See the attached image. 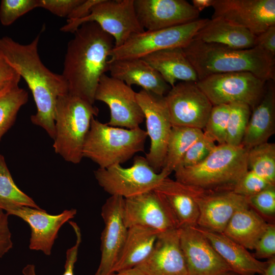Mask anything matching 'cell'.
<instances>
[{
    "instance_id": "cell-1",
    "label": "cell",
    "mask_w": 275,
    "mask_h": 275,
    "mask_svg": "<svg viewBox=\"0 0 275 275\" xmlns=\"http://www.w3.org/2000/svg\"><path fill=\"white\" fill-rule=\"evenodd\" d=\"M41 32L27 44L3 37L0 38V50L32 92L37 112L31 116V122L53 139L57 102L59 97L68 93V87L62 74L51 71L41 60L38 46Z\"/></svg>"
},
{
    "instance_id": "cell-2",
    "label": "cell",
    "mask_w": 275,
    "mask_h": 275,
    "mask_svg": "<svg viewBox=\"0 0 275 275\" xmlns=\"http://www.w3.org/2000/svg\"><path fill=\"white\" fill-rule=\"evenodd\" d=\"M68 43L62 76L69 93L91 104L101 76L108 71L114 40L94 22L81 24Z\"/></svg>"
},
{
    "instance_id": "cell-3",
    "label": "cell",
    "mask_w": 275,
    "mask_h": 275,
    "mask_svg": "<svg viewBox=\"0 0 275 275\" xmlns=\"http://www.w3.org/2000/svg\"><path fill=\"white\" fill-rule=\"evenodd\" d=\"M182 48L199 80L213 74L239 72L275 80L274 56L259 47L238 49L193 39Z\"/></svg>"
},
{
    "instance_id": "cell-4",
    "label": "cell",
    "mask_w": 275,
    "mask_h": 275,
    "mask_svg": "<svg viewBox=\"0 0 275 275\" xmlns=\"http://www.w3.org/2000/svg\"><path fill=\"white\" fill-rule=\"evenodd\" d=\"M248 150L226 143L216 145L199 164L178 167L175 172L177 181L210 191L232 190L249 170Z\"/></svg>"
},
{
    "instance_id": "cell-5",
    "label": "cell",
    "mask_w": 275,
    "mask_h": 275,
    "mask_svg": "<svg viewBox=\"0 0 275 275\" xmlns=\"http://www.w3.org/2000/svg\"><path fill=\"white\" fill-rule=\"evenodd\" d=\"M99 110L69 92L58 99L55 111L53 148L56 153L73 164L80 162L91 120Z\"/></svg>"
},
{
    "instance_id": "cell-6",
    "label": "cell",
    "mask_w": 275,
    "mask_h": 275,
    "mask_svg": "<svg viewBox=\"0 0 275 275\" xmlns=\"http://www.w3.org/2000/svg\"><path fill=\"white\" fill-rule=\"evenodd\" d=\"M147 136L146 131L140 127L129 129L112 126L94 117L84 142L82 156L100 169L121 164L144 151Z\"/></svg>"
},
{
    "instance_id": "cell-7",
    "label": "cell",
    "mask_w": 275,
    "mask_h": 275,
    "mask_svg": "<svg viewBox=\"0 0 275 275\" xmlns=\"http://www.w3.org/2000/svg\"><path fill=\"white\" fill-rule=\"evenodd\" d=\"M94 174L105 192L124 199L154 190L170 175L163 170L155 172L145 157L141 156H135L129 168L117 164L106 169L98 168Z\"/></svg>"
},
{
    "instance_id": "cell-8",
    "label": "cell",
    "mask_w": 275,
    "mask_h": 275,
    "mask_svg": "<svg viewBox=\"0 0 275 275\" xmlns=\"http://www.w3.org/2000/svg\"><path fill=\"white\" fill-rule=\"evenodd\" d=\"M209 19H198L189 23L169 28L144 31L130 36L122 45L114 47L109 61L142 58L159 50L183 48L192 40Z\"/></svg>"
},
{
    "instance_id": "cell-9",
    "label": "cell",
    "mask_w": 275,
    "mask_h": 275,
    "mask_svg": "<svg viewBox=\"0 0 275 275\" xmlns=\"http://www.w3.org/2000/svg\"><path fill=\"white\" fill-rule=\"evenodd\" d=\"M94 22L114 40V47L124 44L132 35L144 32L136 17L134 0H101L87 17L67 20L60 30L74 33L84 23Z\"/></svg>"
},
{
    "instance_id": "cell-10",
    "label": "cell",
    "mask_w": 275,
    "mask_h": 275,
    "mask_svg": "<svg viewBox=\"0 0 275 275\" xmlns=\"http://www.w3.org/2000/svg\"><path fill=\"white\" fill-rule=\"evenodd\" d=\"M249 72L211 75L196 84L213 105L242 103L252 109L260 101L266 82Z\"/></svg>"
},
{
    "instance_id": "cell-11",
    "label": "cell",
    "mask_w": 275,
    "mask_h": 275,
    "mask_svg": "<svg viewBox=\"0 0 275 275\" xmlns=\"http://www.w3.org/2000/svg\"><path fill=\"white\" fill-rule=\"evenodd\" d=\"M136 97L146 120V132L150 139L145 158L158 173L163 164L172 127L164 97L144 90L136 92Z\"/></svg>"
},
{
    "instance_id": "cell-12",
    "label": "cell",
    "mask_w": 275,
    "mask_h": 275,
    "mask_svg": "<svg viewBox=\"0 0 275 275\" xmlns=\"http://www.w3.org/2000/svg\"><path fill=\"white\" fill-rule=\"evenodd\" d=\"M164 97L172 126L204 128L213 105L196 82L176 84Z\"/></svg>"
},
{
    "instance_id": "cell-13",
    "label": "cell",
    "mask_w": 275,
    "mask_h": 275,
    "mask_svg": "<svg viewBox=\"0 0 275 275\" xmlns=\"http://www.w3.org/2000/svg\"><path fill=\"white\" fill-rule=\"evenodd\" d=\"M135 92L124 82L104 74L100 77L95 100L105 103L110 110V126L133 129L144 120Z\"/></svg>"
},
{
    "instance_id": "cell-14",
    "label": "cell",
    "mask_w": 275,
    "mask_h": 275,
    "mask_svg": "<svg viewBox=\"0 0 275 275\" xmlns=\"http://www.w3.org/2000/svg\"><path fill=\"white\" fill-rule=\"evenodd\" d=\"M211 18H219L257 36L275 25L274 0H214Z\"/></svg>"
},
{
    "instance_id": "cell-15",
    "label": "cell",
    "mask_w": 275,
    "mask_h": 275,
    "mask_svg": "<svg viewBox=\"0 0 275 275\" xmlns=\"http://www.w3.org/2000/svg\"><path fill=\"white\" fill-rule=\"evenodd\" d=\"M122 197L111 196L101 208L104 228L101 235V258L94 275H110L124 245L128 228Z\"/></svg>"
},
{
    "instance_id": "cell-16",
    "label": "cell",
    "mask_w": 275,
    "mask_h": 275,
    "mask_svg": "<svg viewBox=\"0 0 275 275\" xmlns=\"http://www.w3.org/2000/svg\"><path fill=\"white\" fill-rule=\"evenodd\" d=\"M178 231L187 275H220L230 270L197 225Z\"/></svg>"
},
{
    "instance_id": "cell-17",
    "label": "cell",
    "mask_w": 275,
    "mask_h": 275,
    "mask_svg": "<svg viewBox=\"0 0 275 275\" xmlns=\"http://www.w3.org/2000/svg\"><path fill=\"white\" fill-rule=\"evenodd\" d=\"M134 5L138 21L147 31L189 23L199 19L200 15L185 0H134Z\"/></svg>"
},
{
    "instance_id": "cell-18",
    "label": "cell",
    "mask_w": 275,
    "mask_h": 275,
    "mask_svg": "<svg viewBox=\"0 0 275 275\" xmlns=\"http://www.w3.org/2000/svg\"><path fill=\"white\" fill-rule=\"evenodd\" d=\"M123 212L127 228L141 226L159 233L178 229L168 206L154 190L124 199Z\"/></svg>"
},
{
    "instance_id": "cell-19",
    "label": "cell",
    "mask_w": 275,
    "mask_h": 275,
    "mask_svg": "<svg viewBox=\"0 0 275 275\" xmlns=\"http://www.w3.org/2000/svg\"><path fill=\"white\" fill-rule=\"evenodd\" d=\"M76 213L75 209H71L52 215L42 208L21 206L7 214L20 218L29 225L30 250L40 251L50 256L60 229L65 223L74 218Z\"/></svg>"
},
{
    "instance_id": "cell-20",
    "label": "cell",
    "mask_w": 275,
    "mask_h": 275,
    "mask_svg": "<svg viewBox=\"0 0 275 275\" xmlns=\"http://www.w3.org/2000/svg\"><path fill=\"white\" fill-rule=\"evenodd\" d=\"M195 200L199 208L197 226L223 233L234 213L248 204L246 198L232 190L210 191L198 187Z\"/></svg>"
},
{
    "instance_id": "cell-21",
    "label": "cell",
    "mask_w": 275,
    "mask_h": 275,
    "mask_svg": "<svg viewBox=\"0 0 275 275\" xmlns=\"http://www.w3.org/2000/svg\"><path fill=\"white\" fill-rule=\"evenodd\" d=\"M135 267L146 275H187L178 229L159 233L149 255Z\"/></svg>"
},
{
    "instance_id": "cell-22",
    "label": "cell",
    "mask_w": 275,
    "mask_h": 275,
    "mask_svg": "<svg viewBox=\"0 0 275 275\" xmlns=\"http://www.w3.org/2000/svg\"><path fill=\"white\" fill-rule=\"evenodd\" d=\"M198 189L168 177L154 189L168 206L178 229L197 224L199 211L195 196Z\"/></svg>"
},
{
    "instance_id": "cell-23",
    "label": "cell",
    "mask_w": 275,
    "mask_h": 275,
    "mask_svg": "<svg viewBox=\"0 0 275 275\" xmlns=\"http://www.w3.org/2000/svg\"><path fill=\"white\" fill-rule=\"evenodd\" d=\"M111 76L131 87L137 85L142 90L164 96L171 87L150 65L142 58H132L108 61Z\"/></svg>"
},
{
    "instance_id": "cell-24",
    "label": "cell",
    "mask_w": 275,
    "mask_h": 275,
    "mask_svg": "<svg viewBox=\"0 0 275 275\" xmlns=\"http://www.w3.org/2000/svg\"><path fill=\"white\" fill-rule=\"evenodd\" d=\"M275 132L274 80L266 82L264 94L252 109L241 144L246 150L268 142Z\"/></svg>"
},
{
    "instance_id": "cell-25",
    "label": "cell",
    "mask_w": 275,
    "mask_h": 275,
    "mask_svg": "<svg viewBox=\"0 0 275 275\" xmlns=\"http://www.w3.org/2000/svg\"><path fill=\"white\" fill-rule=\"evenodd\" d=\"M197 228L208 239L231 271L239 275H256L264 270L267 261H261L255 258L248 249L223 233L210 231L198 226Z\"/></svg>"
},
{
    "instance_id": "cell-26",
    "label": "cell",
    "mask_w": 275,
    "mask_h": 275,
    "mask_svg": "<svg viewBox=\"0 0 275 275\" xmlns=\"http://www.w3.org/2000/svg\"><path fill=\"white\" fill-rule=\"evenodd\" d=\"M142 58L155 69L171 87L178 80L194 82L199 80L195 69L182 48L159 50Z\"/></svg>"
},
{
    "instance_id": "cell-27",
    "label": "cell",
    "mask_w": 275,
    "mask_h": 275,
    "mask_svg": "<svg viewBox=\"0 0 275 275\" xmlns=\"http://www.w3.org/2000/svg\"><path fill=\"white\" fill-rule=\"evenodd\" d=\"M256 38V36L249 30L219 18L209 19L194 38L205 43L238 49L254 47Z\"/></svg>"
},
{
    "instance_id": "cell-28",
    "label": "cell",
    "mask_w": 275,
    "mask_h": 275,
    "mask_svg": "<svg viewBox=\"0 0 275 275\" xmlns=\"http://www.w3.org/2000/svg\"><path fill=\"white\" fill-rule=\"evenodd\" d=\"M159 233L144 226L128 227L124 245L112 273L135 267L143 262L152 250Z\"/></svg>"
},
{
    "instance_id": "cell-29",
    "label": "cell",
    "mask_w": 275,
    "mask_h": 275,
    "mask_svg": "<svg viewBox=\"0 0 275 275\" xmlns=\"http://www.w3.org/2000/svg\"><path fill=\"white\" fill-rule=\"evenodd\" d=\"M268 224L247 204L236 211L223 233L245 249L254 250Z\"/></svg>"
},
{
    "instance_id": "cell-30",
    "label": "cell",
    "mask_w": 275,
    "mask_h": 275,
    "mask_svg": "<svg viewBox=\"0 0 275 275\" xmlns=\"http://www.w3.org/2000/svg\"><path fill=\"white\" fill-rule=\"evenodd\" d=\"M203 134L201 129L172 126L161 170L170 174L174 172L187 151Z\"/></svg>"
},
{
    "instance_id": "cell-31",
    "label": "cell",
    "mask_w": 275,
    "mask_h": 275,
    "mask_svg": "<svg viewBox=\"0 0 275 275\" xmlns=\"http://www.w3.org/2000/svg\"><path fill=\"white\" fill-rule=\"evenodd\" d=\"M21 206L41 208L17 186L4 156L0 154V209L8 213Z\"/></svg>"
},
{
    "instance_id": "cell-32",
    "label": "cell",
    "mask_w": 275,
    "mask_h": 275,
    "mask_svg": "<svg viewBox=\"0 0 275 275\" xmlns=\"http://www.w3.org/2000/svg\"><path fill=\"white\" fill-rule=\"evenodd\" d=\"M248 169L275 184V144L266 142L248 151Z\"/></svg>"
},
{
    "instance_id": "cell-33",
    "label": "cell",
    "mask_w": 275,
    "mask_h": 275,
    "mask_svg": "<svg viewBox=\"0 0 275 275\" xmlns=\"http://www.w3.org/2000/svg\"><path fill=\"white\" fill-rule=\"evenodd\" d=\"M28 98V92L19 87L0 96V142L14 124L19 111Z\"/></svg>"
},
{
    "instance_id": "cell-34",
    "label": "cell",
    "mask_w": 275,
    "mask_h": 275,
    "mask_svg": "<svg viewBox=\"0 0 275 275\" xmlns=\"http://www.w3.org/2000/svg\"><path fill=\"white\" fill-rule=\"evenodd\" d=\"M226 143L232 146H240L251 114L252 109L242 103L230 104Z\"/></svg>"
},
{
    "instance_id": "cell-35",
    "label": "cell",
    "mask_w": 275,
    "mask_h": 275,
    "mask_svg": "<svg viewBox=\"0 0 275 275\" xmlns=\"http://www.w3.org/2000/svg\"><path fill=\"white\" fill-rule=\"evenodd\" d=\"M230 109V104L213 105L204 128V132L218 145L226 143Z\"/></svg>"
},
{
    "instance_id": "cell-36",
    "label": "cell",
    "mask_w": 275,
    "mask_h": 275,
    "mask_svg": "<svg viewBox=\"0 0 275 275\" xmlns=\"http://www.w3.org/2000/svg\"><path fill=\"white\" fill-rule=\"evenodd\" d=\"M246 199L249 206L268 223H274L275 186L267 187Z\"/></svg>"
},
{
    "instance_id": "cell-37",
    "label": "cell",
    "mask_w": 275,
    "mask_h": 275,
    "mask_svg": "<svg viewBox=\"0 0 275 275\" xmlns=\"http://www.w3.org/2000/svg\"><path fill=\"white\" fill-rule=\"evenodd\" d=\"M38 6V0H2L0 5L1 23L5 26L11 25Z\"/></svg>"
},
{
    "instance_id": "cell-38",
    "label": "cell",
    "mask_w": 275,
    "mask_h": 275,
    "mask_svg": "<svg viewBox=\"0 0 275 275\" xmlns=\"http://www.w3.org/2000/svg\"><path fill=\"white\" fill-rule=\"evenodd\" d=\"M215 142L208 134L203 131L201 137L187 151L178 167H193L202 162L216 147Z\"/></svg>"
},
{
    "instance_id": "cell-39",
    "label": "cell",
    "mask_w": 275,
    "mask_h": 275,
    "mask_svg": "<svg viewBox=\"0 0 275 275\" xmlns=\"http://www.w3.org/2000/svg\"><path fill=\"white\" fill-rule=\"evenodd\" d=\"M271 186L275 184L248 170L237 181L233 191L246 198Z\"/></svg>"
},
{
    "instance_id": "cell-40",
    "label": "cell",
    "mask_w": 275,
    "mask_h": 275,
    "mask_svg": "<svg viewBox=\"0 0 275 275\" xmlns=\"http://www.w3.org/2000/svg\"><path fill=\"white\" fill-rule=\"evenodd\" d=\"M69 223L74 231L76 240L74 245L66 251L64 271L62 275H74V266L77 261L78 250L81 242V234L79 226L72 221H69ZM22 273L23 275H37L35 265L33 264L26 265L22 269Z\"/></svg>"
},
{
    "instance_id": "cell-41",
    "label": "cell",
    "mask_w": 275,
    "mask_h": 275,
    "mask_svg": "<svg viewBox=\"0 0 275 275\" xmlns=\"http://www.w3.org/2000/svg\"><path fill=\"white\" fill-rule=\"evenodd\" d=\"M252 254L253 256L259 260H267L275 257V225L268 223L266 229L257 242Z\"/></svg>"
},
{
    "instance_id": "cell-42",
    "label": "cell",
    "mask_w": 275,
    "mask_h": 275,
    "mask_svg": "<svg viewBox=\"0 0 275 275\" xmlns=\"http://www.w3.org/2000/svg\"><path fill=\"white\" fill-rule=\"evenodd\" d=\"M20 78L0 50V96L19 87Z\"/></svg>"
},
{
    "instance_id": "cell-43",
    "label": "cell",
    "mask_w": 275,
    "mask_h": 275,
    "mask_svg": "<svg viewBox=\"0 0 275 275\" xmlns=\"http://www.w3.org/2000/svg\"><path fill=\"white\" fill-rule=\"evenodd\" d=\"M82 0H38V7L60 17H68Z\"/></svg>"
},
{
    "instance_id": "cell-44",
    "label": "cell",
    "mask_w": 275,
    "mask_h": 275,
    "mask_svg": "<svg viewBox=\"0 0 275 275\" xmlns=\"http://www.w3.org/2000/svg\"><path fill=\"white\" fill-rule=\"evenodd\" d=\"M9 215L0 209V258L13 247L12 235L9 227Z\"/></svg>"
},
{
    "instance_id": "cell-45",
    "label": "cell",
    "mask_w": 275,
    "mask_h": 275,
    "mask_svg": "<svg viewBox=\"0 0 275 275\" xmlns=\"http://www.w3.org/2000/svg\"><path fill=\"white\" fill-rule=\"evenodd\" d=\"M256 46L275 57V25L256 36Z\"/></svg>"
},
{
    "instance_id": "cell-46",
    "label": "cell",
    "mask_w": 275,
    "mask_h": 275,
    "mask_svg": "<svg viewBox=\"0 0 275 275\" xmlns=\"http://www.w3.org/2000/svg\"><path fill=\"white\" fill-rule=\"evenodd\" d=\"M101 0H82L67 17V20H76L85 18L91 12L93 7Z\"/></svg>"
},
{
    "instance_id": "cell-47",
    "label": "cell",
    "mask_w": 275,
    "mask_h": 275,
    "mask_svg": "<svg viewBox=\"0 0 275 275\" xmlns=\"http://www.w3.org/2000/svg\"><path fill=\"white\" fill-rule=\"evenodd\" d=\"M214 0H193L192 5L200 13L206 8L212 6Z\"/></svg>"
},
{
    "instance_id": "cell-48",
    "label": "cell",
    "mask_w": 275,
    "mask_h": 275,
    "mask_svg": "<svg viewBox=\"0 0 275 275\" xmlns=\"http://www.w3.org/2000/svg\"><path fill=\"white\" fill-rule=\"evenodd\" d=\"M259 275H275V257L267 260L266 267Z\"/></svg>"
},
{
    "instance_id": "cell-49",
    "label": "cell",
    "mask_w": 275,
    "mask_h": 275,
    "mask_svg": "<svg viewBox=\"0 0 275 275\" xmlns=\"http://www.w3.org/2000/svg\"><path fill=\"white\" fill-rule=\"evenodd\" d=\"M110 275H146L136 267H133L111 273Z\"/></svg>"
},
{
    "instance_id": "cell-50",
    "label": "cell",
    "mask_w": 275,
    "mask_h": 275,
    "mask_svg": "<svg viewBox=\"0 0 275 275\" xmlns=\"http://www.w3.org/2000/svg\"><path fill=\"white\" fill-rule=\"evenodd\" d=\"M220 275H239V274L232 271L230 270L223 274H221Z\"/></svg>"
}]
</instances>
